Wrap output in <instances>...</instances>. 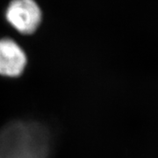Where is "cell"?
<instances>
[{
	"label": "cell",
	"instance_id": "6da1fadb",
	"mask_svg": "<svg viewBox=\"0 0 158 158\" xmlns=\"http://www.w3.org/2000/svg\"><path fill=\"white\" fill-rule=\"evenodd\" d=\"M6 19L21 34H32L39 27L41 11L34 0H13L7 8Z\"/></svg>",
	"mask_w": 158,
	"mask_h": 158
},
{
	"label": "cell",
	"instance_id": "7a4b0ae2",
	"mask_svg": "<svg viewBox=\"0 0 158 158\" xmlns=\"http://www.w3.org/2000/svg\"><path fill=\"white\" fill-rule=\"evenodd\" d=\"M27 58L22 48L11 39L0 40V75L17 77L23 73Z\"/></svg>",
	"mask_w": 158,
	"mask_h": 158
}]
</instances>
